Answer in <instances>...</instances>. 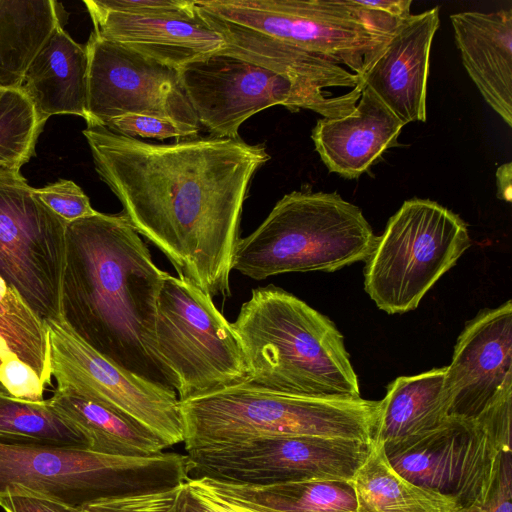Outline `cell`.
<instances>
[{
  "instance_id": "cell-1",
  "label": "cell",
  "mask_w": 512,
  "mask_h": 512,
  "mask_svg": "<svg viewBox=\"0 0 512 512\" xmlns=\"http://www.w3.org/2000/svg\"><path fill=\"white\" fill-rule=\"evenodd\" d=\"M99 177L135 231L156 246L178 277L213 296H230L240 221L266 146L239 138L152 143L104 126L83 130Z\"/></svg>"
},
{
  "instance_id": "cell-2",
  "label": "cell",
  "mask_w": 512,
  "mask_h": 512,
  "mask_svg": "<svg viewBox=\"0 0 512 512\" xmlns=\"http://www.w3.org/2000/svg\"><path fill=\"white\" fill-rule=\"evenodd\" d=\"M167 272L122 213L96 214L66 227L60 313L87 345L119 368L176 391L159 357L155 324Z\"/></svg>"
},
{
  "instance_id": "cell-3",
  "label": "cell",
  "mask_w": 512,
  "mask_h": 512,
  "mask_svg": "<svg viewBox=\"0 0 512 512\" xmlns=\"http://www.w3.org/2000/svg\"><path fill=\"white\" fill-rule=\"evenodd\" d=\"M195 8L223 38L220 52L323 90L352 88L403 21L356 0H195Z\"/></svg>"
},
{
  "instance_id": "cell-4",
  "label": "cell",
  "mask_w": 512,
  "mask_h": 512,
  "mask_svg": "<svg viewBox=\"0 0 512 512\" xmlns=\"http://www.w3.org/2000/svg\"><path fill=\"white\" fill-rule=\"evenodd\" d=\"M231 324L250 368L248 383L296 396L361 397L343 336L293 294L274 285L255 288Z\"/></svg>"
},
{
  "instance_id": "cell-5",
  "label": "cell",
  "mask_w": 512,
  "mask_h": 512,
  "mask_svg": "<svg viewBox=\"0 0 512 512\" xmlns=\"http://www.w3.org/2000/svg\"><path fill=\"white\" fill-rule=\"evenodd\" d=\"M379 401L277 393L248 382L180 401L186 451L276 436L371 443Z\"/></svg>"
},
{
  "instance_id": "cell-6",
  "label": "cell",
  "mask_w": 512,
  "mask_h": 512,
  "mask_svg": "<svg viewBox=\"0 0 512 512\" xmlns=\"http://www.w3.org/2000/svg\"><path fill=\"white\" fill-rule=\"evenodd\" d=\"M361 209L336 192L292 191L236 246L232 270L254 280L333 272L365 261L376 241Z\"/></svg>"
},
{
  "instance_id": "cell-7",
  "label": "cell",
  "mask_w": 512,
  "mask_h": 512,
  "mask_svg": "<svg viewBox=\"0 0 512 512\" xmlns=\"http://www.w3.org/2000/svg\"><path fill=\"white\" fill-rule=\"evenodd\" d=\"M189 479L187 455L119 457L85 448L0 442V496L32 491L71 506L179 487Z\"/></svg>"
},
{
  "instance_id": "cell-8",
  "label": "cell",
  "mask_w": 512,
  "mask_h": 512,
  "mask_svg": "<svg viewBox=\"0 0 512 512\" xmlns=\"http://www.w3.org/2000/svg\"><path fill=\"white\" fill-rule=\"evenodd\" d=\"M511 415L512 383L477 418L448 416L426 434L386 444V454L409 481L481 508L511 451Z\"/></svg>"
},
{
  "instance_id": "cell-9",
  "label": "cell",
  "mask_w": 512,
  "mask_h": 512,
  "mask_svg": "<svg viewBox=\"0 0 512 512\" xmlns=\"http://www.w3.org/2000/svg\"><path fill=\"white\" fill-rule=\"evenodd\" d=\"M470 245L459 215L429 199L406 200L365 260V291L388 314L414 310Z\"/></svg>"
},
{
  "instance_id": "cell-10",
  "label": "cell",
  "mask_w": 512,
  "mask_h": 512,
  "mask_svg": "<svg viewBox=\"0 0 512 512\" xmlns=\"http://www.w3.org/2000/svg\"><path fill=\"white\" fill-rule=\"evenodd\" d=\"M181 82L198 121L216 138H239L240 126L254 114L284 106L311 110L322 118L352 112L362 85L334 96L237 56L217 52L179 69Z\"/></svg>"
},
{
  "instance_id": "cell-11",
  "label": "cell",
  "mask_w": 512,
  "mask_h": 512,
  "mask_svg": "<svg viewBox=\"0 0 512 512\" xmlns=\"http://www.w3.org/2000/svg\"><path fill=\"white\" fill-rule=\"evenodd\" d=\"M155 337L159 357L176 379L180 401L250 380L240 340L212 297L169 273L158 295Z\"/></svg>"
},
{
  "instance_id": "cell-12",
  "label": "cell",
  "mask_w": 512,
  "mask_h": 512,
  "mask_svg": "<svg viewBox=\"0 0 512 512\" xmlns=\"http://www.w3.org/2000/svg\"><path fill=\"white\" fill-rule=\"evenodd\" d=\"M67 224L19 170L0 168V277L45 321L62 319Z\"/></svg>"
},
{
  "instance_id": "cell-13",
  "label": "cell",
  "mask_w": 512,
  "mask_h": 512,
  "mask_svg": "<svg viewBox=\"0 0 512 512\" xmlns=\"http://www.w3.org/2000/svg\"><path fill=\"white\" fill-rule=\"evenodd\" d=\"M370 444L276 436L196 448L186 455L189 478L251 486L306 480L348 482L366 459Z\"/></svg>"
},
{
  "instance_id": "cell-14",
  "label": "cell",
  "mask_w": 512,
  "mask_h": 512,
  "mask_svg": "<svg viewBox=\"0 0 512 512\" xmlns=\"http://www.w3.org/2000/svg\"><path fill=\"white\" fill-rule=\"evenodd\" d=\"M88 55L87 127L106 126L126 114L172 121L185 138L200 123L183 88L179 69L145 56L93 31Z\"/></svg>"
},
{
  "instance_id": "cell-15",
  "label": "cell",
  "mask_w": 512,
  "mask_h": 512,
  "mask_svg": "<svg viewBox=\"0 0 512 512\" xmlns=\"http://www.w3.org/2000/svg\"><path fill=\"white\" fill-rule=\"evenodd\" d=\"M46 322L51 374L57 387L71 389L134 419L167 447L184 442V422L175 390L119 368L82 341L62 319Z\"/></svg>"
},
{
  "instance_id": "cell-16",
  "label": "cell",
  "mask_w": 512,
  "mask_h": 512,
  "mask_svg": "<svg viewBox=\"0 0 512 512\" xmlns=\"http://www.w3.org/2000/svg\"><path fill=\"white\" fill-rule=\"evenodd\" d=\"M512 383V303L485 309L466 323L446 366L449 416L477 418Z\"/></svg>"
},
{
  "instance_id": "cell-17",
  "label": "cell",
  "mask_w": 512,
  "mask_h": 512,
  "mask_svg": "<svg viewBox=\"0 0 512 512\" xmlns=\"http://www.w3.org/2000/svg\"><path fill=\"white\" fill-rule=\"evenodd\" d=\"M439 7L403 20L360 79L404 125L425 122L432 41Z\"/></svg>"
},
{
  "instance_id": "cell-18",
  "label": "cell",
  "mask_w": 512,
  "mask_h": 512,
  "mask_svg": "<svg viewBox=\"0 0 512 512\" xmlns=\"http://www.w3.org/2000/svg\"><path fill=\"white\" fill-rule=\"evenodd\" d=\"M84 4L96 35L177 69L224 47L221 35L198 16L195 20L143 16L106 10L95 0Z\"/></svg>"
},
{
  "instance_id": "cell-19",
  "label": "cell",
  "mask_w": 512,
  "mask_h": 512,
  "mask_svg": "<svg viewBox=\"0 0 512 512\" xmlns=\"http://www.w3.org/2000/svg\"><path fill=\"white\" fill-rule=\"evenodd\" d=\"M404 123L366 86L351 113L320 118L311 132L316 152L331 173L358 178L389 148L398 146Z\"/></svg>"
},
{
  "instance_id": "cell-20",
  "label": "cell",
  "mask_w": 512,
  "mask_h": 512,
  "mask_svg": "<svg viewBox=\"0 0 512 512\" xmlns=\"http://www.w3.org/2000/svg\"><path fill=\"white\" fill-rule=\"evenodd\" d=\"M51 378L47 322L0 277V385L17 399L41 402Z\"/></svg>"
},
{
  "instance_id": "cell-21",
  "label": "cell",
  "mask_w": 512,
  "mask_h": 512,
  "mask_svg": "<svg viewBox=\"0 0 512 512\" xmlns=\"http://www.w3.org/2000/svg\"><path fill=\"white\" fill-rule=\"evenodd\" d=\"M464 68L485 102L512 126V9L450 16Z\"/></svg>"
},
{
  "instance_id": "cell-22",
  "label": "cell",
  "mask_w": 512,
  "mask_h": 512,
  "mask_svg": "<svg viewBox=\"0 0 512 512\" xmlns=\"http://www.w3.org/2000/svg\"><path fill=\"white\" fill-rule=\"evenodd\" d=\"M19 90L47 121L53 115L87 118L88 55L59 23L26 69Z\"/></svg>"
},
{
  "instance_id": "cell-23",
  "label": "cell",
  "mask_w": 512,
  "mask_h": 512,
  "mask_svg": "<svg viewBox=\"0 0 512 512\" xmlns=\"http://www.w3.org/2000/svg\"><path fill=\"white\" fill-rule=\"evenodd\" d=\"M446 367L396 378L379 401L373 440L385 445L426 434L449 416Z\"/></svg>"
},
{
  "instance_id": "cell-24",
  "label": "cell",
  "mask_w": 512,
  "mask_h": 512,
  "mask_svg": "<svg viewBox=\"0 0 512 512\" xmlns=\"http://www.w3.org/2000/svg\"><path fill=\"white\" fill-rule=\"evenodd\" d=\"M48 400L83 434L90 451L119 457H151L167 448L134 419L71 389L57 387Z\"/></svg>"
},
{
  "instance_id": "cell-25",
  "label": "cell",
  "mask_w": 512,
  "mask_h": 512,
  "mask_svg": "<svg viewBox=\"0 0 512 512\" xmlns=\"http://www.w3.org/2000/svg\"><path fill=\"white\" fill-rule=\"evenodd\" d=\"M350 483L357 512H455L462 508L454 498L402 476L390 463L385 444L375 440Z\"/></svg>"
},
{
  "instance_id": "cell-26",
  "label": "cell",
  "mask_w": 512,
  "mask_h": 512,
  "mask_svg": "<svg viewBox=\"0 0 512 512\" xmlns=\"http://www.w3.org/2000/svg\"><path fill=\"white\" fill-rule=\"evenodd\" d=\"M198 478L218 494L257 512H357L350 481L306 480L251 486Z\"/></svg>"
},
{
  "instance_id": "cell-27",
  "label": "cell",
  "mask_w": 512,
  "mask_h": 512,
  "mask_svg": "<svg viewBox=\"0 0 512 512\" xmlns=\"http://www.w3.org/2000/svg\"><path fill=\"white\" fill-rule=\"evenodd\" d=\"M52 0H0V90L19 89L29 64L60 23Z\"/></svg>"
},
{
  "instance_id": "cell-28",
  "label": "cell",
  "mask_w": 512,
  "mask_h": 512,
  "mask_svg": "<svg viewBox=\"0 0 512 512\" xmlns=\"http://www.w3.org/2000/svg\"><path fill=\"white\" fill-rule=\"evenodd\" d=\"M0 442L85 448L83 434L50 404L10 395L0 385Z\"/></svg>"
},
{
  "instance_id": "cell-29",
  "label": "cell",
  "mask_w": 512,
  "mask_h": 512,
  "mask_svg": "<svg viewBox=\"0 0 512 512\" xmlns=\"http://www.w3.org/2000/svg\"><path fill=\"white\" fill-rule=\"evenodd\" d=\"M44 124L19 89L0 91V168L20 171L34 155Z\"/></svg>"
},
{
  "instance_id": "cell-30",
  "label": "cell",
  "mask_w": 512,
  "mask_h": 512,
  "mask_svg": "<svg viewBox=\"0 0 512 512\" xmlns=\"http://www.w3.org/2000/svg\"><path fill=\"white\" fill-rule=\"evenodd\" d=\"M169 512H256L209 488L202 478H189L178 488Z\"/></svg>"
},
{
  "instance_id": "cell-31",
  "label": "cell",
  "mask_w": 512,
  "mask_h": 512,
  "mask_svg": "<svg viewBox=\"0 0 512 512\" xmlns=\"http://www.w3.org/2000/svg\"><path fill=\"white\" fill-rule=\"evenodd\" d=\"M39 199L67 223L96 214L88 196L73 181L61 179L35 189Z\"/></svg>"
},
{
  "instance_id": "cell-32",
  "label": "cell",
  "mask_w": 512,
  "mask_h": 512,
  "mask_svg": "<svg viewBox=\"0 0 512 512\" xmlns=\"http://www.w3.org/2000/svg\"><path fill=\"white\" fill-rule=\"evenodd\" d=\"M178 488L164 491L104 498L83 505L82 512H169Z\"/></svg>"
},
{
  "instance_id": "cell-33",
  "label": "cell",
  "mask_w": 512,
  "mask_h": 512,
  "mask_svg": "<svg viewBox=\"0 0 512 512\" xmlns=\"http://www.w3.org/2000/svg\"><path fill=\"white\" fill-rule=\"evenodd\" d=\"M106 10L186 20L197 19L195 0H95Z\"/></svg>"
},
{
  "instance_id": "cell-34",
  "label": "cell",
  "mask_w": 512,
  "mask_h": 512,
  "mask_svg": "<svg viewBox=\"0 0 512 512\" xmlns=\"http://www.w3.org/2000/svg\"><path fill=\"white\" fill-rule=\"evenodd\" d=\"M105 127L117 134L132 138H154L157 140L185 138L183 132L172 121L142 114H126L117 117Z\"/></svg>"
},
{
  "instance_id": "cell-35",
  "label": "cell",
  "mask_w": 512,
  "mask_h": 512,
  "mask_svg": "<svg viewBox=\"0 0 512 512\" xmlns=\"http://www.w3.org/2000/svg\"><path fill=\"white\" fill-rule=\"evenodd\" d=\"M0 507L5 512H82L80 508L21 488L1 495Z\"/></svg>"
},
{
  "instance_id": "cell-36",
  "label": "cell",
  "mask_w": 512,
  "mask_h": 512,
  "mask_svg": "<svg viewBox=\"0 0 512 512\" xmlns=\"http://www.w3.org/2000/svg\"><path fill=\"white\" fill-rule=\"evenodd\" d=\"M512 456L504 454L497 483L480 512H512Z\"/></svg>"
},
{
  "instance_id": "cell-37",
  "label": "cell",
  "mask_w": 512,
  "mask_h": 512,
  "mask_svg": "<svg viewBox=\"0 0 512 512\" xmlns=\"http://www.w3.org/2000/svg\"><path fill=\"white\" fill-rule=\"evenodd\" d=\"M360 6L397 20L408 18L411 13V0H356Z\"/></svg>"
},
{
  "instance_id": "cell-38",
  "label": "cell",
  "mask_w": 512,
  "mask_h": 512,
  "mask_svg": "<svg viewBox=\"0 0 512 512\" xmlns=\"http://www.w3.org/2000/svg\"><path fill=\"white\" fill-rule=\"evenodd\" d=\"M497 196L507 202L511 201L512 165L511 162L501 165L496 171Z\"/></svg>"
},
{
  "instance_id": "cell-39",
  "label": "cell",
  "mask_w": 512,
  "mask_h": 512,
  "mask_svg": "<svg viewBox=\"0 0 512 512\" xmlns=\"http://www.w3.org/2000/svg\"><path fill=\"white\" fill-rule=\"evenodd\" d=\"M455 512H480V508L479 507H475V506H472V507H462L461 509L455 511Z\"/></svg>"
},
{
  "instance_id": "cell-40",
  "label": "cell",
  "mask_w": 512,
  "mask_h": 512,
  "mask_svg": "<svg viewBox=\"0 0 512 512\" xmlns=\"http://www.w3.org/2000/svg\"><path fill=\"white\" fill-rule=\"evenodd\" d=\"M0 91H2V90H0Z\"/></svg>"
}]
</instances>
